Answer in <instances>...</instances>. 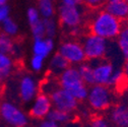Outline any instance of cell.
<instances>
[{
	"instance_id": "4fadbf2b",
	"label": "cell",
	"mask_w": 128,
	"mask_h": 127,
	"mask_svg": "<svg viewBox=\"0 0 128 127\" xmlns=\"http://www.w3.org/2000/svg\"><path fill=\"white\" fill-rule=\"evenodd\" d=\"M54 47L55 44L52 38L44 37V38L34 39L33 45H32V52L35 55H39L47 59L53 53Z\"/></svg>"
},
{
	"instance_id": "5bb4252c",
	"label": "cell",
	"mask_w": 128,
	"mask_h": 127,
	"mask_svg": "<svg viewBox=\"0 0 128 127\" xmlns=\"http://www.w3.org/2000/svg\"><path fill=\"white\" fill-rule=\"evenodd\" d=\"M104 9L114 15L116 18L122 22H128V2L125 0H120L116 2H107Z\"/></svg>"
},
{
	"instance_id": "5b68a950",
	"label": "cell",
	"mask_w": 128,
	"mask_h": 127,
	"mask_svg": "<svg viewBox=\"0 0 128 127\" xmlns=\"http://www.w3.org/2000/svg\"><path fill=\"white\" fill-rule=\"evenodd\" d=\"M57 14L60 26L68 30L72 36H77V34L80 33V26L84 22V10L82 5L68 6L59 4Z\"/></svg>"
},
{
	"instance_id": "44dd1931",
	"label": "cell",
	"mask_w": 128,
	"mask_h": 127,
	"mask_svg": "<svg viewBox=\"0 0 128 127\" xmlns=\"http://www.w3.org/2000/svg\"><path fill=\"white\" fill-rule=\"evenodd\" d=\"M0 28L3 34L11 37V38H15L18 35L20 32V26L16 22V20H13L12 18H7L1 24H0Z\"/></svg>"
},
{
	"instance_id": "836d02e7",
	"label": "cell",
	"mask_w": 128,
	"mask_h": 127,
	"mask_svg": "<svg viewBox=\"0 0 128 127\" xmlns=\"http://www.w3.org/2000/svg\"><path fill=\"white\" fill-rule=\"evenodd\" d=\"M122 70H123V73H124V76L126 78V80H128V60H124Z\"/></svg>"
},
{
	"instance_id": "8fae6325",
	"label": "cell",
	"mask_w": 128,
	"mask_h": 127,
	"mask_svg": "<svg viewBox=\"0 0 128 127\" xmlns=\"http://www.w3.org/2000/svg\"><path fill=\"white\" fill-rule=\"evenodd\" d=\"M94 68V79L96 84H104L109 86L110 79L112 77L116 66L112 61L108 59L92 60L90 61Z\"/></svg>"
},
{
	"instance_id": "9a60e30c",
	"label": "cell",
	"mask_w": 128,
	"mask_h": 127,
	"mask_svg": "<svg viewBox=\"0 0 128 127\" xmlns=\"http://www.w3.org/2000/svg\"><path fill=\"white\" fill-rule=\"evenodd\" d=\"M14 71V60L11 55L0 52V84L6 82Z\"/></svg>"
},
{
	"instance_id": "ffe728a7",
	"label": "cell",
	"mask_w": 128,
	"mask_h": 127,
	"mask_svg": "<svg viewBox=\"0 0 128 127\" xmlns=\"http://www.w3.org/2000/svg\"><path fill=\"white\" fill-rule=\"evenodd\" d=\"M37 8L42 18H52L56 12L53 0H38Z\"/></svg>"
},
{
	"instance_id": "e0dca14e",
	"label": "cell",
	"mask_w": 128,
	"mask_h": 127,
	"mask_svg": "<svg viewBox=\"0 0 128 127\" xmlns=\"http://www.w3.org/2000/svg\"><path fill=\"white\" fill-rule=\"evenodd\" d=\"M48 119H50L62 126H64L65 124L73 121L74 119V115L73 113H69V112H66V111H62V110H59V109H56V108H53L49 115L47 117Z\"/></svg>"
},
{
	"instance_id": "d6a6232c",
	"label": "cell",
	"mask_w": 128,
	"mask_h": 127,
	"mask_svg": "<svg viewBox=\"0 0 128 127\" xmlns=\"http://www.w3.org/2000/svg\"><path fill=\"white\" fill-rule=\"evenodd\" d=\"M60 4L68 5V6H79L82 5V0H59Z\"/></svg>"
},
{
	"instance_id": "52a82bcc",
	"label": "cell",
	"mask_w": 128,
	"mask_h": 127,
	"mask_svg": "<svg viewBox=\"0 0 128 127\" xmlns=\"http://www.w3.org/2000/svg\"><path fill=\"white\" fill-rule=\"evenodd\" d=\"M18 96L22 104H30L41 92L40 84L34 75L22 74L18 80Z\"/></svg>"
},
{
	"instance_id": "30bf717a",
	"label": "cell",
	"mask_w": 128,
	"mask_h": 127,
	"mask_svg": "<svg viewBox=\"0 0 128 127\" xmlns=\"http://www.w3.org/2000/svg\"><path fill=\"white\" fill-rule=\"evenodd\" d=\"M52 109L53 105L50 96L40 92L33 102L30 104L28 116L35 120H42L48 117Z\"/></svg>"
},
{
	"instance_id": "f35d334b",
	"label": "cell",
	"mask_w": 128,
	"mask_h": 127,
	"mask_svg": "<svg viewBox=\"0 0 128 127\" xmlns=\"http://www.w3.org/2000/svg\"><path fill=\"white\" fill-rule=\"evenodd\" d=\"M114 127H117V126H114Z\"/></svg>"
},
{
	"instance_id": "603a6c76",
	"label": "cell",
	"mask_w": 128,
	"mask_h": 127,
	"mask_svg": "<svg viewBox=\"0 0 128 127\" xmlns=\"http://www.w3.org/2000/svg\"><path fill=\"white\" fill-rule=\"evenodd\" d=\"M44 20V26H45V33L46 37L54 39L57 35L58 32V22L55 20L54 18H43Z\"/></svg>"
},
{
	"instance_id": "d590c367",
	"label": "cell",
	"mask_w": 128,
	"mask_h": 127,
	"mask_svg": "<svg viewBox=\"0 0 128 127\" xmlns=\"http://www.w3.org/2000/svg\"><path fill=\"white\" fill-rule=\"evenodd\" d=\"M116 1H120V0H108V2H116Z\"/></svg>"
},
{
	"instance_id": "f1b7e54d",
	"label": "cell",
	"mask_w": 128,
	"mask_h": 127,
	"mask_svg": "<svg viewBox=\"0 0 128 127\" xmlns=\"http://www.w3.org/2000/svg\"><path fill=\"white\" fill-rule=\"evenodd\" d=\"M34 127H63V126L48 118H45L42 120H38V122Z\"/></svg>"
},
{
	"instance_id": "277c9868",
	"label": "cell",
	"mask_w": 128,
	"mask_h": 127,
	"mask_svg": "<svg viewBox=\"0 0 128 127\" xmlns=\"http://www.w3.org/2000/svg\"><path fill=\"white\" fill-rule=\"evenodd\" d=\"M0 120L7 127H28L30 116L18 104L11 101L0 102Z\"/></svg>"
},
{
	"instance_id": "2e32d148",
	"label": "cell",
	"mask_w": 128,
	"mask_h": 127,
	"mask_svg": "<svg viewBox=\"0 0 128 127\" xmlns=\"http://www.w3.org/2000/svg\"><path fill=\"white\" fill-rule=\"evenodd\" d=\"M70 64L68 61L64 58L59 52L53 54L49 59V64H48V69L52 76H58L60 73H62Z\"/></svg>"
},
{
	"instance_id": "e575fe53",
	"label": "cell",
	"mask_w": 128,
	"mask_h": 127,
	"mask_svg": "<svg viewBox=\"0 0 128 127\" xmlns=\"http://www.w3.org/2000/svg\"><path fill=\"white\" fill-rule=\"evenodd\" d=\"M8 2V0H0V4H6Z\"/></svg>"
},
{
	"instance_id": "1f68e13d",
	"label": "cell",
	"mask_w": 128,
	"mask_h": 127,
	"mask_svg": "<svg viewBox=\"0 0 128 127\" xmlns=\"http://www.w3.org/2000/svg\"><path fill=\"white\" fill-rule=\"evenodd\" d=\"M117 45H118V48L120 50L122 58L124 60H128V43L117 40Z\"/></svg>"
},
{
	"instance_id": "6da1fadb",
	"label": "cell",
	"mask_w": 128,
	"mask_h": 127,
	"mask_svg": "<svg viewBox=\"0 0 128 127\" xmlns=\"http://www.w3.org/2000/svg\"><path fill=\"white\" fill-rule=\"evenodd\" d=\"M123 22L105 9L97 11L90 20V33L108 41L116 40L120 34Z\"/></svg>"
},
{
	"instance_id": "ba28073f",
	"label": "cell",
	"mask_w": 128,
	"mask_h": 127,
	"mask_svg": "<svg viewBox=\"0 0 128 127\" xmlns=\"http://www.w3.org/2000/svg\"><path fill=\"white\" fill-rule=\"evenodd\" d=\"M58 52L68 61L70 65L77 66L88 60L82 42L77 40L69 39L63 41L59 46Z\"/></svg>"
},
{
	"instance_id": "ac0fdd59",
	"label": "cell",
	"mask_w": 128,
	"mask_h": 127,
	"mask_svg": "<svg viewBox=\"0 0 128 127\" xmlns=\"http://www.w3.org/2000/svg\"><path fill=\"white\" fill-rule=\"evenodd\" d=\"M77 69L79 71V74H80V76H82V79L84 80V82L86 84H88V86L94 84V68H92V63L88 60L82 62V64L77 65Z\"/></svg>"
},
{
	"instance_id": "7a4b0ae2",
	"label": "cell",
	"mask_w": 128,
	"mask_h": 127,
	"mask_svg": "<svg viewBox=\"0 0 128 127\" xmlns=\"http://www.w3.org/2000/svg\"><path fill=\"white\" fill-rule=\"evenodd\" d=\"M57 80L59 86L62 88L68 90L79 103L86 101L90 86L86 84L82 79L77 66H68L62 73L57 76Z\"/></svg>"
},
{
	"instance_id": "7c38bea8",
	"label": "cell",
	"mask_w": 128,
	"mask_h": 127,
	"mask_svg": "<svg viewBox=\"0 0 128 127\" xmlns=\"http://www.w3.org/2000/svg\"><path fill=\"white\" fill-rule=\"evenodd\" d=\"M110 123L117 127H128V105L121 103L113 105L108 110Z\"/></svg>"
},
{
	"instance_id": "74e56055",
	"label": "cell",
	"mask_w": 128,
	"mask_h": 127,
	"mask_svg": "<svg viewBox=\"0 0 128 127\" xmlns=\"http://www.w3.org/2000/svg\"><path fill=\"white\" fill-rule=\"evenodd\" d=\"M125 1H127V2H128V0H125Z\"/></svg>"
},
{
	"instance_id": "3957f363",
	"label": "cell",
	"mask_w": 128,
	"mask_h": 127,
	"mask_svg": "<svg viewBox=\"0 0 128 127\" xmlns=\"http://www.w3.org/2000/svg\"><path fill=\"white\" fill-rule=\"evenodd\" d=\"M86 102L94 112H105L114 105V92L108 86L94 84L88 88Z\"/></svg>"
},
{
	"instance_id": "4dcf8cb0",
	"label": "cell",
	"mask_w": 128,
	"mask_h": 127,
	"mask_svg": "<svg viewBox=\"0 0 128 127\" xmlns=\"http://www.w3.org/2000/svg\"><path fill=\"white\" fill-rule=\"evenodd\" d=\"M117 40L125 42V43H128V22H123L121 30H120V34H119Z\"/></svg>"
},
{
	"instance_id": "8992f818",
	"label": "cell",
	"mask_w": 128,
	"mask_h": 127,
	"mask_svg": "<svg viewBox=\"0 0 128 127\" xmlns=\"http://www.w3.org/2000/svg\"><path fill=\"white\" fill-rule=\"evenodd\" d=\"M80 42L88 61L106 58L110 46V41L90 33L88 35L84 36Z\"/></svg>"
},
{
	"instance_id": "cb8c5ba5",
	"label": "cell",
	"mask_w": 128,
	"mask_h": 127,
	"mask_svg": "<svg viewBox=\"0 0 128 127\" xmlns=\"http://www.w3.org/2000/svg\"><path fill=\"white\" fill-rule=\"evenodd\" d=\"M41 20H42V16H41V14H40L37 7L30 6V7L28 8V10H26V20H28V24H30V26L39 22Z\"/></svg>"
},
{
	"instance_id": "484cf974",
	"label": "cell",
	"mask_w": 128,
	"mask_h": 127,
	"mask_svg": "<svg viewBox=\"0 0 128 127\" xmlns=\"http://www.w3.org/2000/svg\"><path fill=\"white\" fill-rule=\"evenodd\" d=\"M30 33H32V36H33L34 39H39V38H44L46 37V33H45V26H44V20L43 18L33 24V26H30Z\"/></svg>"
},
{
	"instance_id": "4316f807",
	"label": "cell",
	"mask_w": 128,
	"mask_h": 127,
	"mask_svg": "<svg viewBox=\"0 0 128 127\" xmlns=\"http://www.w3.org/2000/svg\"><path fill=\"white\" fill-rule=\"evenodd\" d=\"M88 127H111V123L108 118L101 115H97L90 120Z\"/></svg>"
},
{
	"instance_id": "8d00e7d4",
	"label": "cell",
	"mask_w": 128,
	"mask_h": 127,
	"mask_svg": "<svg viewBox=\"0 0 128 127\" xmlns=\"http://www.w3.org/2000/svg\"><path fill=\"white\" fill-rule=\"evenodd\" d=\"M0 94H1V88H0Z\"/></svg>"
},
{
	"instance_id": "f546056e",
	"label": "cell",
	"mask_w": 128,
	"mask_h": 127,
	"mask_svg": "<svg viewBox=\"0 0 128 127\" xmlns=\"http://www.w3.org/2000/svg\"><path fill=\"white\" fill-rule=\"evenodd\" d=\"M10 16V8L8 4H0V24H1L7 18Z\"/></svg>"
},
{
	"instance_id": "d4e9b609",
	"label": "cell",
	"mask_w": 128,
	"mask_h": 127,
	"mask_svg": "<svg viewBox=\"0 0 128 127\" xmlns=\"http://www.w3.org/2000/svg\"><path fill=\"white\" fill-rule=\"evenodd\" d=\"M125 76L123 73V70L116 67L113 74H112V77L110 79V82H109V86L110 88H114V86H120L124 80H125Z\"/></svg>"
},
{
	"instance_id": "83f0119b",
	"label": "cell",
	"mask_w": 128,
	"mask_h": 127,
	"mask_svg": "<svg viewBox=\"0 0 128 127\" xmlns=\"http://www.w3.org/2000/svg\"><path fill=\"white\" fill-rule=\"evenodd\" d=\"M108 0H82V3L90 9H101L106 5Z\"/></svg>"
},
{
	"instance_id": "9c48e42d",
	"label": "cell",
	"mask_w": 128,
	"mask_h": 127,
	"mask_svg": "<svg viewBox=\"0 0 128 127\" xmlns=\"http://www.w3.org/2000/svg\"><path fill=\"white\" fill-rule=\"evenodd\" d=\"M49 96L51 98L53 108L66 111L69 113H74L79 108V102L68 90L62 88L61 86H58L56 90H54Z\"/></svg>"
},
{
	"instance_id": "d6986e66",
	"label": "cell",
	"mask_w": 128,
	"mask_h": 127,
	"mask_svg": "<svg viewBox=\"0 0 128 127\" xmlns=\"http://www.w3.org/2000/svg\"><path fill=\"white\" fill-rule=\"evenodd\" d=\"M0 52L9 55H15L18 52V47L13 38L0 32Z\"/></svg>"
},
{
	"instance_id": "7402d4cb",
	"label": "cell",
	"mask_w": 128,
	"mask_h": 127,
	"mask_svg": "<svg viewBox=\"0 0 128 127\" xmlns=\"http://www.w3.org/2000/svg\"><path fill=\"white\" fill-rule=\"evenodd\" d=\"M45 63H46V58H44L42 56H39V55L33 54V56L30 58L28 66H30V70L33 72L40 73L45 68Z\"/></svg>"
}]
</instances>
